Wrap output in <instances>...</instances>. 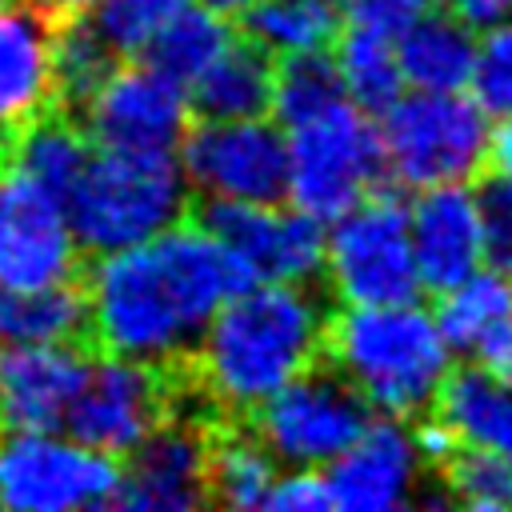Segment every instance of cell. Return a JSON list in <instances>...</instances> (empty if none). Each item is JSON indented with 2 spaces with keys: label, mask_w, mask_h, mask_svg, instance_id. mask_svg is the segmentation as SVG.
<instances>
[{
  "label": "cell",
  "mask_w": 512,
  "mask_h": 512,
  "mask_svg": "<svg viewBox=\"0 0 512 512\" xmlns=\"http://www.w3.org/2000/svg\"><path fill=\"white\" fill-rule=\"evenodd\" d=\"M248 284L256 280L204 224H172L96 260L84 292L88 328L104 352L168 368L196 352L212 316Z\"/></svg>",
  "instance_id": "1"
},
{
  "label": "cell",
  "mask_w": 512,
  "mask_h": 512,
  "mask_svg": "<svg viewBox=\"0 0 512 512\" xmlns=\"http://www.w3.org/2000/svg\"><path fill=\"white\" fill-rule=\"evenodd\" d=\"M332 312L316 284L256 280L208 324L192 352L196 392L216 416H252L328 352Z\"/></svg>",
  "instance_id": "2"
},
{
  "label": "cell",
  "mask_w": 512,
  "mask_h": 512,
  "mask_svg": "<svg viewBox=\"0 0 512 512\" xmlns=\"http://www.w3.org/2000/svg\"><path fill=\"white\" fill-rule=\"evenodd\" d=\"M452 344L416 300L404 304H344L328 324V360L360 388L380 416H420L436 404Z\"/></svg>",
  "instance_id": "3"
},
{
  "label": "cell",
  "mask_w": 512,
  "mask_h": 512,
  "mask_svg": "<svg viewBox=\"0 0 512 512\" xmlns=\"http://www.w3.org/2000/svg\"><path fill=\"white\" fill-rule=\"evenodd\" d=\"M188 188L176 148H96L68 196V212L80 244L104 256L180 224Z\"/></svg>",
  "instance_id": "4"
},
{
  "label": "cell",
  "mask_w": 512,
  "mask_h": 512,
  "mask_svg": "<svg viewBox=\"0 0 512 512\" xmlns=\"http://www.w3.org/2000/svg\"><path fill=\"white\" fill-rule=\"evenodd\" d=\"M492 116L476 96L460 92H400L380 112L384 164L404 188L468 184L488 168Z\"/></svg>",
  "instance_id": "5"
},
{
  "label": "cell",
  "mask_w": 512,
  "mask_h": 512,
  "mask_svg": "<svg viewBox=\"0 0 512 512\" xmlns=\"http://www.w3.org/2000/svg\"><path fill=\"white\" fill-rule=\"evenodd\" d=\"M288 200L316 220L332 224L368 192H376L384 164L380 124L368 120L352 96L332 108L288 124Z\"/></svg>",
  "instance_id": "6"
},
{
  "label": "cell",
  "mask_w": 512,
  "mask_h": 512,
  "mask_svg": "<svg viewBox=\"0 0 512 512\" xmlns=\"http://www.w3.org/2000/svg\"><path fill=\"white\" fill-rule=\"evenodd\" d=\"M324 280L340 304H404L424 288L412 212L396 192H368L328 228Z\"/></svg>",
  "instance_id": "7"
},
{
  "label": "cell",
  "mask_w": 512,
  "mask_h": 512,
  "mask_svg": "<svg viewBox=\"0 0 512 512\" xmlns=\"http://www.w3.org/2000/svg\"><path fill=\"white\" fill-rule=\"evenodd\" d=\"M124 472L108 452L60 428L0 432V508L8 512H88L120 504Z\"/></svg>",
  "instance_id": "8"
},
{
  "label": "cell",
  "mask_w": 512,
  "mask_h": 512,
  "mask_svg": "<svg viewBox=\"0 0 512 512\" xmlns=\"http://www.w3.org/2000/svg\"><path fill=\"white\" fill-rule=\"evenodd\" d=\"M372 412L376 408L336 364H316L292 384H284L272 400H264L252 412V428L264 436L280 464L320 468L332 464L372 424Z\"/></svg>",
  "instance_id": "9"
},
{
  "label": "cell",
  "mask_w": 512,
  "mask_h": 512,
  "mask_svg": "<svg viewBox=\"0 0 512 512\" xmlns=\"http://www.w3.org/2000/svg\"><path fill=\"white\" fill-rule=\"evenodd\" d=\"M188 184L204 200L288 196V132L264 116H200L180 140Z\"/></svg>",
  "instance_id": "10"
},
{
  "label": "cell",
  "mask_w": 512,
  "mask_h": 512,
  "mask_svg": "<svg viewBox=\"0 0 512 512\" xmlns=\"http://www.w3.org/2000/svg\"><path fill=\"white\" fill-rule=\"evenodd\" d=\"M200 224L244 264L252 280L316 284L328 268V232L304 208H276V200H208Z\"/></svg>",
  "instance_id": "11"
},
{
  "label": "cell",
  "mask_w": 512,
  "mask_h": 512,
  "mask_svg": "<svg viewBox=\"0 0 512 512\" xmlns=\"http://www.w3.org/2000/svg\"><path fill=\"white\" fill-rule=\"evenodd\" d=\"M164 420H168V380L160 364L108 352L100 360H88L84 384L72 400L64 428L108 456H128Z\"/></svg>",
  "instance_id": "12"
},
{
  "label": "cell",
  "mask_w": 512,
  "mask_h": 512,
  "mask_svg": "<svg viewBox=\"0 0 512 512\" xmlns=\"http://www.w3.org/2000/svg\"><path fill=\"white\" fill-rule=\"evenodd\" d=\"M80 248L68 200L12 172L0 188V280L12 292L68 284Z\"/></svg>",
  "instance_id": "13"
},
{
  "label": "cell",
  "mask_w": 512,
  "mask_h": 512,
  "mask_svg": "<svg viewBox=\"0 0 512 512\" xmlns=\"http://www.w3.org/2000/svg\"><path fill=\"white\" fill-rule=\"evenodd\" d=\"M80 108L84 132L96 148H180L192 128L188 88L152 60L116 64Z\"/></svg>",
  "instance_id": "14"
},
{
  "label": "cell",
  "mask_w": 512,
  "mask_h": 512,
  "mask_svg": "<svg viewBox=\"0 0 512 512\" xmlns=\"http://www.w3.org/2000/svg\"><path fill=\"white\" fill-rule=\"evenodd\" d=\"M424 452L416 432L400 416L372 420L332 464L328 488L340 512H392L420 504L424 492Z\"/></svg>",
  "instance_id": "15"
},
{
  "label": "cell",
  "mask_w": 512,
  "mask_h": 512,
  "mask_svg": "<svg viewBox=\"0 0 512 512\" xmlns=\"http://www.w3.org/2000/svg\"><path fill=\"white\" fill-rule=\"evenodd\" d=\"M408 212H412V244H416L424 288L444 292L464 276L480 272L488 256H496L484 192L468 184L420 188Z\"/></svg>",
  "instance_id": "16"
},
{
  "label": "cell",
  "mask_w": 512,
  "mask_h": 512,
  "mask_svg": "<svg viewBox=\"0 0 512 512\" xmlns=\"http://www.w3.org/2000/svg\"><path fill=\"white\" fill-rule=\"evenodd\" d=\"M212 436L192 416H168L128 452L120 504L132 512H192L212 500Z\"/></svg>",
  "instance_id": "17"
},
{
  "label": "cell",
  "mask_w": 512,
  "mask_h": 512,
  "mask_svg": "<svg viewBox=\"0 0 512 512\" xmlns=\"http://www.w3.org/2000/svg\"><path fill=\"white\" fill-rule=\"evenodd\" d=\"M84 372L72 340H0V428H64Z\"/></svg>",
  "instance_id": "18"
},
{
  "label": "cell",
  "mask_w": 512,
  "mask_h": 512,
  "mask_svg": "<svg viewBox=\"0 0 512 512\" xmlns=\"http://www.w3.org/2000/svg\"><path fill=\"white\" fill-rule=\"evenodd\" d=\"M56 96V28L36 4L0 8V132L44 116Z\"/></svg>",
  "instance_id": "19"
},
{
  "label": "cell",
  "mask_w": 512,
  "mask_h": 512,
  "mask_svg": "<svg viewBox=\"0 0 512 512\" xmlns=\"http://www.w3.org/2000/svg\"><path fill=\"white\" fill-rule=\"evenodd\" d=\"M436 320L456 356L512 380V280L488 264L440 292Z\"/></svg>",
  "instance_id": "20"
},
{
  "label": "cell",
  "mask_w": 512,
  "mask_h": 512,
  "mask_svg": "<svg viewBox=\"0 0 512 512\" xmlns=\"http://www.w3.org/2000/svg\"><path fill=\"white\" fill-rule=\"evenodd\" d=\"M400 68L408 88L424 92H460L472 84L476 64V28L464 24L452 8L416 16L400 36Z\"/></svg>",
  "instance_id": "21"
},
{
  "label": "cell",
  "mask_w": 512,
  "mask_h": 512,
  "mask_svg": "<svg viewBox=\"0 0 512 512\" xmlns=\"http://www.w3.org/2000/svg\"><path fill=\"white\" fill-rule=\"evenodd\" d=\"M432 412L464 440L500 452L512 464V380L480 364L452 368Z\"/></svg>",
  "instance_id": "22"
},
{
  "label": "cell",
  "mask_w": 512,
  "mask_h": 512,
  "mask_svg": "<svg viewBox=\"0 0 512 512\" xmlns=\"http://www.w3.org/2000/svg\"><path fill=\"white\" fill-rule=\"evenodd\" d=\"M240 16H244V36L264 52H272L276 60L328 52L348 24L340 0H256Z\"/></svg>",
  "instance_id": "23"
},
{
  "label": "cell",
  "mask_w": 512,
  "mask_h": 512,
  "mask_svg": "<svg viewBox=\"0 0 512 512\" xmlns=\"http://www.w3.org/2000/svg\"><path fill=\"white\" fill-rule=\"evenodd\" d=\"M192 108L200 116H264L276 96V64L252 40H236L192 88Z\"/></svg>",
  "instance_id": "24"
},
{
  "label": "cell",
  "mask_w": 512,
  "mask_h": 512,
  "mask_svg": "<svg viewBox=\"0 0 512 512\" xmlns=\"http://www.w3.org/2000/svg\"><path fill=\"white\" fill-rule=\"evenodd\" d=\"M276 452L264 444L256 428H220L212 432V464L208 484L220 508H268V492L276 484Z\"/></svg>",
  "instance_id": "25"
},
{
  "label": "cell",
  "mask_w": 512,
  "mask_h": 512,
  "mask_svg": "<svg viewBox=\"0 0 512 512\" xmlns=\"http://www.w3.org/2000/svg\"><path fill=\"white\" fill-rule=\"evenodd\" d=\"M336 68L344 76L348 96L368 108V112H384L400 92H404V68H400V44L392 32L380 28H364V24H348L344 36L336 40Z\"/></svg>",
  "instance_id": "26"
},
{
  "label": "cell",
  "mask_w": 512,
  "mask_h": 512,
  "mask_svg": "<svg viewBox=\"0 0 512 512\" xmlns=\"http://www.w3.org/2000/svg\"><path fill=\"white\" fill-rule=\"evenodd\" d=\"M92 152H88V132H80L68 120L56 116H36L20 128L16 148H12V164L20 176L60 192L64 200L72 196V188L80 184L84 168H88Z\"/></svg>",
  "instance_id": "27"
},
{
  "label": "cell",
  "mask_w": 512,
  "mask_h": 512,
  "mask_svg": "<svg viewBox=\"0 0 512 512\" xmlns=\"http://www.w3.org/2000/svg\"><path fill=\"white\" fill-rule=\"evenodd\" d=\"M232 44H236V32L228 28L224 12L196 0V4H188V8L160 32V40L148 48L144 60H152V64L164 68L172 80H180L184 88H192Z\"/></svg>",
  "instance_id": "28"
},
{
  "label": "cell",
  "mask_w": 512,
  "mask_h": 512,
  "mask_svg": "<svg viewBox=\"0 0 512 512\" xmlns=\"http://www.w3.org/2000/svg\"><path fill=\"white\" fill-rule=\"evenodd\" d=\"M188 4L192 0H84L80 16L124 60V56H148V48L160 40V32Z\"/></svg>",
  "instance_id": "29"
},
{
  "label": "cell",
  "mask_w": 512,
  "mask_h": 512,
  "mask_svg": "<svg viewBox=\"0 0 512 512\" xmlns=\"http://www.w3.org/2000/svg\"><path fill=\"white\" fill-rule=\"evenodd\" d=\"M440 488L452 504L472 512H508L512 508V464L480 444H460V452L436 468Z\"/></svg>",
  "instance_id": "30"
},
{
  "label": "cell",
  "mask_w": 512,
  "mask_h": 512,
  "mask_svg": "<svg viewBox=\"0 0 512 512\" xmlns=\"http://www.w3.org/2000/svg\"><path fill=\"white\" fill-rule=\"evenodd\" d=\"M80 328H88V296L68 284L16 292L12 336L8 340H36V344H68Z\"/></svg>",
  "instance_id": "31"
},
{
  "label": "cell",
  "mask_w": 512,
  "mask_h": 512,
  "mask_svg": "<svg viewBox=\"0 0 512 512\" xmlns=\"http://www.w3.org/2000/svg\"><path fill=\"white\" fill-rule=\"evenodd\" d=\"M116 52L96 36V28L76 12L56 32V92L84 104L116 68Z\"/></svg>",
  "instance_id": "32"
},
{
  "label": "cell",
  "mask_w": 512,
  "mask_h": 512,
  "mask_svg": "<svg viewBox=\"0 0 512 512\" xmlns=\"http://www.w3.org/2000/svg\"><path fill=\"white\" fill-rule=\"evenodd\" d=\"M468 88L492 120H512V20L480 32Z\"/></svg>",
  "instance_id": "33"
},
{
  "label": "cell",
  "mask_w": 512,
  "mask_h": 512,
  "mask_svg": "<svg viewBox=\"0 0 512 512\" xmlns=\"http://www.w3.org/2000/svg\"><path fill=\"white\" fill-rule=\"evenodd\" d=\"M268 508L272 512H324V508H336V504H332V488H328L324 472L292 464L288 472L276 476V484L268 492Z\"/></svg>",
  "instance_id": "34"
},
{
  "label": "cell",
  "mask_w": 512,
  "mask_h": 512,
  "mask_svg": "<svg viewBox=\"0 0 512 512\" xmlns=\"http://www.w3.org/2000/svg\"><path fill=\"white\" fill-rule=\"evenodd\" d=\"M348 24H364V28H380L400 36L416 16H424L432 4L428 0H340Z\"/></svg>",
  "instance_id": "35"
},
{
  "label": "cell",
  "mask_w": 512,
  "mask_h": 512,
  "mask_svg": "<svg viewBox=\"0 0 512 512\" xmlns=\"http://www.w3.org/2000/svg\"><path fill=\"white\" fill-rule=\"evenodd\" d=\"M452 12L464 24H472L476 32H488V28H496L512 16V0H456Z\"/></svg>",
  "instance_id": "36"
},
{
  "label": "cell",
  "mask_w": 512,
  "mask_h": 512,
  "mask_svg": "<svg viewBox=\"0 0 512 512\" xmlns=\"http://www.w3.org/2000/svg\"><path fill=\"white\" fill-rule=\"evenodd\" d=\"M488 168H492V180L512 192V120H500V128L492 132Z\"/></svg>",
  "instance_id": "37"
},
{
  "label": "cell",
  "mask_w": 512,
  "mask_h": 512,
  "mask_svg": "<svg viewBox=\"0 0 512 512\" xmlns=\"http://www.w3.org/2000/svg\"><path fill=\"white\" fill-rule=\"evenodd\" d=\"M12 312H16V292L0 280V340L12 336Z\"/></svg>",
  "instance_id": "38"
},
{
  "label": "cell",
  "mask_w": 512,
  "mask_h": 512,
  "mask_svg": "<svg viewBox=\"0 0 512 512\" xmlns=\"http://www.w3.org/2000/svg\"><path fill=\"white\" fill-rule=\"evenodd\" d=\"M200 4H208V8H220V12L228 16V12H244V8H248V4H256V0H200Z\"/></svg>",
  "instance_id": "39"
},
{
  "label": "cell",
  "mask_w": 512,
  "mask_h": 512,
  "mask_svg": "<svg viewBox=\"0 0 512 512\" xmlns=\"http://www.w3.org/2000/svg\"><path fill=\"white\" fill-rule=\"evenodd\" d=\"M496 256H500V264H504V272H508V280H512V240H508V244H504Z\"/></svg>",
  "instance_id": "40"
},
{
  "label": "cell",
  "mask_w": 512,
  "mask_h": 512,
  "mask_svg": "<svg viewBox=\"0 0 512 512\" xmlns=\"http://www.w3.org/2000/svg\"><path fill=\"white\" fill-rule=\"evenodd\" d=\"M44 4H52V8H64V4H84V0H44Z\"/></svg>",
  "instance_id": "41"
},
{
  "label": "cell",
  "mask_w": 512,
  "mask_h": 512,
  "mask_svg": "<svg viewBox=\"0 0 512 512\" xmlns=\"http://www.w3.org/2000/svg\"><path fill=\"white\" fill-rule=\"evenodd\" d=\"M428 4H432V8H452L456 0H428Z\"/></svg>",
  "instance_id": "42"
},
{
  "label": "cell",
  "mask_w": 512,
  "mask_h": 512,
  "mask_svg": "<svg viewBox=\"0 0 512 512\" xmlns=\"http://www.w3.org/2000/svg\"><path fill=\"white\" fill-rule=\"evenodd\" d=\"M0 188H4V160H0Z\"/></svg>",
  "instance_id": "43"
},
{
  "label": "cell",
  "mask_w": 512,
  "mask_h": 512,
  "mask_svg": "<svg viewBox=\"0 0 512 512\" xmlns=\"http://www.w3.org/2000/svg\"><path fill=\"white\" fill-rule=\"evenodd\" d=\"M8 4H12V0H0V8H8Z\"/></svg>",
  "instance_id": "44"
}]
</instances>
